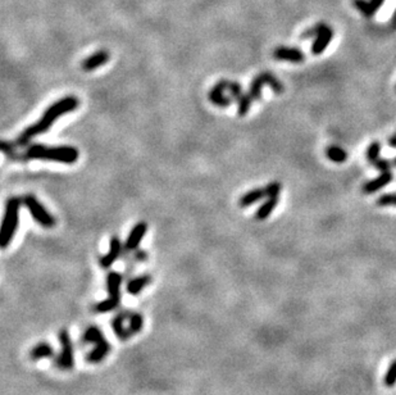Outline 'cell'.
<instances>
[{
    "label": "cell",
    "instance_id": "6da1fadb",
    "mask_svg": "<svg viewBox=\"0 0 396 395\" xmlns=\"http://www.w3.org/2000/svg\"><path fill=\"white\" fill-rule=\"evenodd\" d=\"M77 107L78 99L76 96H64V98L59 99L58 102L51 104L44 112L43 118L40 121H38L36 123L29 126V127L22 131V134L17 137L16 145L17 147H26V145H29V143L34 137L43 134V132H46L59 117H62V116L68 112H73L75 109H77Z\"/></svg>",
    "mask_w": 396,
    "mask_h": 395
},
{
    "label": "cell",
    "instance_id": "7a4b0ae2",
    "mask_svg": "<svg viewBox=\"0 0 396 395\" xmlns=\"http://www.w3.org/2000/svg\"><path fill=\"white\" fill-rule=\"evenodd\" d=\"M23 159H41V160H53V162L66 163L72 164L77 162L78 150L75 147H53L49 148L43 144H32L29 145Z\"/></svg>",
    "mask_w": 396,
    "mask_h": 395
},
{
    "label": "cell",
    "instance_id": "3957f363",
    "mask_svg": "<svg viewBox=\"0 0 396 395\" xmlns=\"http://www.w3.org/2000/svg\"><path fill=\"white\" fill-rule=\"evenodd\" d=\"M22 199L13 196L7 202L6 212H4L3 223H2V231H0V246L2 249L8 248L12 243L18 229L19 222V208H21Z\"/></svg>",
    "mask_w": 396,
    "mask_h": 395
},
{
    "label": "cell",
    "instance_id": "277c9868",
    "mask_svg": "<svg viewBox=\"0 0 396 395\" xmlns=\"http://www.w3.org/2000/svg\"><path fill=\"white\" fill-rule=\"evenodd\" d=\"M59 344H61V352L55 358V366L59 370H72L75 367V347L72 343L71 335L66 328H62L58 334Z\"/></svg>",
    "mask_w": 396,
    "mask_h": 395
},
{
    "label": "cell",
    "instance_id": "5b68a950",
    "mask_svg": "<svg viewBox=\"0 0 396 395\" xmlns=\"http://www.w3.org/2000/svg\"><path fill=\"white\" fill-rule=\"evenodd\" d=\"M22 203L29 209L32 218L38 222L39 224H41V226L45 227V229H53V227L55 226V218L44 208L43 204H41L34 195H24V196L22 198Z\"/></svg>",
    "mask_w": 396,
    "mask_h": 395
},
{
    "label": "cell",
    "instance_id": "8992f818",
    "mask_svg": "<svg viewBox=\"0 0 396 395\" xmlns=\"http://www.w3.org/2000/svg\"><path fill=\"white\" fill-rule=\"evenodd\" d=\"M264 85L271 86L272 90L276 94H282L285 91L284 85L277 77H274L271 72H262L257 76L253 80L251 85H250L249 94L253 98V100H259L262 96V88Z\"/></svg>",
    "mask_w": 396,
    "mask_h": 395
},
{
    "label": "cell",
    "instance_id": "52a82bcc",
    "mask_svg": "<svg viewBox=\"0 0 396 395\" xmlns=\"http://www.w3.org/2000/svg\"><path fill=\"white\" fill-rule=\"evenodd\" d=\"M148 231V224L145 222H138L135 226L132 227V230L128 234V238L126 240L125 246H123V257L128 256L130 251H135L136 249H138V245L143 241L144 236L147 235Z\"/></svg>",
    "mask_w": 396,
    "mask_h": 395
},
{
    "label": "cell",
    "instance_id": "ba28073f",
    "mask_svg": "<svg viewBox=\"0 0 396 395\" xmlns=\"http://www.w3.org/2000/svg\"><path fill=\"white\" fill-rule=\"evenodd\" d=\"M123 254V245L121 243L120 238L118 236H112L109 241V251L105 254V256H101L99 258V265L104 270H108V268L112 267L115 265L117 259L120 258Z\"/></svg>",
    "mask_w": 396,
    "mask_h": 395
},
{
    "label": "cell",
    "instance_id": "9c48e42d",
    "mask_svg": "<svg viewBox=\"0 0 396 395\" xmlns=\"http://www.w3.org/2000/svg\"><path fill=\"white\" fill-rule=\"evenodd\" d=\"M131 312L128 309L121 311L110 321V326H112L113 331H115L116 336L121 340V342H127L132 335H131L128 326H126V320H128Z\"/></svg>",
    "mask_w": 396,
    "mask_h": 395
},
{
    "label": "cell",
    "instance_id": "30bf717a",
    "mask_svg": "<svg viewBox=\"0 0 396 395\" xmlns=\"http://www.w3.org/2000/svg\"><path fill=\"white\" fill-rule=\"evenodd\" d=\"M332 38L333 30L331 29L330 26L323 23V27H322L318 35L316 36V40H314L313 45H312V53H313L314 55H319V54L323 53V51L326 50V48L330 45Z\"/></svg>",
    "mask_w": 396,
    "mask_h": 395
},
{
    "label": "cell",
    "instance_id": "8fae6325",
    "mask_svg": "<svg viewBox=\"0 0 396 395\" xmlns=\"http://www.w3.org/2000/svg\"><path fill=\"white\" fill-rule=\"evenodd\" d=\"M229 83L230 81L222 80L213 86V89L209 93V100L213 104L218 105V107H229V105H231L232 99L223 95L224 90L229 89Z\"/></svg>",
    "mask_w": 396,
    "mask_h": 395
},
{
    "label": "cell",
    "instance_id": "7c38bea8",
    "mask_svg": "<svg viewBox=\"0 0 396 395\" xmlns=\"http://www.w3.org/2000/svg\"><path fill=\"white\" fill-rule=\"evenodd\" d=\"M273 57L278 61H287L293 63H301L305 59V55L300 49L287 48V46H279L274 49Z\"/></svg>",
    "mask_w": 396,
    "mask_h": 395
},
{
    "label": "cell",
    "instance_id": "4fadbf2b",
    "mask_svg": "<svg viewBox=\"0 0 396 395\" xmlns=\"http://www.w3.org/2000/svg\"><path fill=\"white\" fill-rule=\"evenodd\" d=\"M109 58H110L109 51L99 50L96 51V53L91 54V55L88 57L86 59H83L81 67H82V70L86 71V72H90V71H94L96 70V68L104 66L106 62L109 61Z\"/></svg>",
    "mask_w": 396,
    "mask_h": 395
},
{
    "label": "cell",
    "instance_id": "5bb4252c",
    "mask_svg": "<svg viewBox=\"0 0 396 395\" xmlns=\"http://www.w3.org/2000/svg\"><path fill=\"white\" fill-rule=\"evenodd\" d=\"M110 350H112V345L109 344L108 340H103V342L98 343V344L94 347V349L86 355V360L89 363H100L101 360H104L106 358V355L109 354Z\"/></svg>",
    "mask_w": 396,
    "mask_h": 395
},
{
    "label": "cell",
    "instance_id": "9a60e30c",
    "mask_svg": "<svg viewBox=\"0 0 396 395\" xmlns=\"http://www.w3.org/2000/svg\"><path fill=\"white\" fill-rule=\"evenodd\" d=\"M392 179L393 175L391 174V171L382 172L378 177H376V179L371 180V181L365 182V184L363 185V192H364V194H372V192L378 191V190H381L382 187H385L386 185L390 184V182L392 181Z\"/></svg>",
    "mask_w": 396,
    "mask_h": 395
},
{
    "label": "cell",
    "instance_id": "2e32d148",
    "mask_svg": "<svg viewBox=\"0 0 396 395\" xmlns=\"http://www.w3.org/2000/svg\"><path fill=\"white\" fill-rule=\"evenodd\" d=\"M150 283H152V276L150 275L136 276V277H132L128 281L126 290L130 295H138L148 285H150Z\"/></svg>",
    "mask_w": 396,
    "mask_h": 395
},
{
    "label": "cell",
    "instance_id": "e0dca14e",
    "mask_svg": "<svg viewBox=\"0 0 396 395\" xmlns=\"http://www.w3.org/2000/svg\"><path fill=\"white\" fill-rule=\"evenodd\" d=\"M54 355H55L54 348L46 342L39 343V344H36L30 350V358H31L32 360L44 359V358H53Z\"/></svg>",
    "mask_w": 396,
    "mask_h": 395
},
{
    "label": "cell",
    "instance_id": "ac0fdd59",
    "mask_svg": "<svg viewBox=\"0 0 396 395\" xmlns=\"http://www.w3.org/2000/svg\"><path fill=\"white\" fill-rule=\"evenodd\" d=\"M123 276L120 272H109L106 276V290L108 295L121 296V285L123 283Z\"/></svg>",
    "mask_w": 396,
    "mask_h": 395
},
{
    "label": "cell",
    "instance_id": "d6986e66",
    "mask_svg": "<svg viewBox=\"0 0 396 395\" xmlns=\"http://www.w3.org/2000/svg\"><path fill=\"white\" fill-rule=\"evenodd\" d=\"M264 196H267L266 189H261V187H258V189L250 190V191H247L246 194H244L241 198H240L239 206L241 207V208H246V207H250L251 204L262 201Z\"/></svg>",
    "mask_w": 396,
    "mask_h": 395
},
{
    "label": "cell",
    "instance_id": "ffe728a7",
    "mask_svg": "<svg viewBox=\"0 0 396 395\" xmlns=\"http://www.w3.org/2000/svg\"><path fill=\"white\" fill-rule=\"evenodd\" d=\"M278 196L267 198V201L264 202V203L259 207L258 211L256 212V218L259 219V221H264V219L268 218L272 212L274 211V208L277 207V204H278Z\"/></svg>",
    "mask_w": 396,
    "mask_h": 395
},
{
    "label": "cell",
    "instance_id": "44dd1931",
    "mask_svg": "<svg viewBox=\"0 0 396 395\" xmlns=\"http://www.w3.org/2000/svg\"><path fill=\"white\" fill-rule=\"evenodd\" d=\"M82 343L83 344H94L96 345L98 343L103 342L105 340V336H104L103 331H101L100 328L95 325H91L86 328L85 331L82 334Z\"/></svg>",
    "mask_w": 396,
    "mask_h": 395
},
{
    "label": "cell",
    "instance_id": "7402d4cb",
    "mask_svg": "<svg viewBox=\"0 0 396 395\" xmlns=\"http://www.w3.org/2000/svg\"><path fill=\"white\" fill-rule=\"evenodd\" d=\"M121 303V296H110L108 295V298L101 302L96 303L94 311L96 313H109L113 312L115 309H117V307Z\"/></svg>",
    "mask_w": 396,
    "mask_h": 395
},
{
    "label": "cell",
    "instance_id": "603a6c76",
    "mask_svg": "<svg viewBox=\"0 0 396 395\" xmlns=\"http://www.w3.org/2000/svg\"><path fill=\"white\" fill-rule=\"evenodd\" d=\"M128 330H130L131 335H136L143 330L144 327V317L141 313L138 312H131L130 317H128Z\"/></svg>",
    "mask_w": 396,
    "mask_h": 395
},
{
    "label": "cell",
    "instance_id": "cb8c5ba5",
    "mask_svg": "<svg viewBox=\"0 0 396 395\" xmlns=\"http://www.w3.org/2000/svg\"><path fill=\"white\" fill-rule=\"evenodd\" d=\"M354 6L365 17H373L377 12V8L371 0H354Z\"/></svg>",
    "mask_w": 396,
    "mask_h": 395
},
{
    "label": "cell",
    "instance_id": "d4e9b609",
    "mask_svg": "<svg viewBox=\"0 0 396 395\" xmlns=\"http://www.w3.org/2000/svg\"><path fill=\"white\" fill-rule=\"evenodd\" d=\"M326 155H327L328 159L336 163H343L348 159V153L343 148L338 147H328L326 149Z\"/></svg>",
    "mask_w": 396,
    "mask_h": 395
},
{
    "label": "cell",
    "instance_id": "484cf974",
    "mask_svg": "<svg viewBox=\"0 0 396 395\" xmlns=\"http://www.w3.org/2000/svg\"><path fill=\"white\" fill-rule=\"evenodd\" d=\"M251 102H253V98L250 96L249 93L244 94V95H242V98L239 100V108H237L239 116L244 117V116L247 115L250 107H251Z\"/></svg>",
    "mask_w": 396,
    "mask_h": 395
},
{
    "label": "cell",
    "instance_id": "4316f807",
    "mask_svg": "<svg viewBox=\"0 0 396 395\" xmlns=\"http://www.w3.org/2000/svg\"><path fill=\"white\" fill-rule=\"evenodd\" d=\"M383 381H385V385L387 387H392L396 385V359L392 360L390 366H388Z\"/></svg>",
    "mask_w": 396,
    "mask_h": 395
},
{
    "label": "cell",
    "instance_id": "83f0119b",
    "mask_svg": "<svg viewBox=\"0 0 396 395\" xmlns=\"http://www.w3.org/2000/svg\"><path fill=\"white\" fill-rule=\"evenodd\" d=\"M381 153V143L373 142L367 149V160L371 163H375L376 160L380 159Z\"/></svg>",
    "mask_w": 396,
    "mask_h": 395
},
{
    "label": "cell",
    "instance_id": "f1b7e54d",
    "mask_svg": "<svg viewBox=\"0 0 396 395\" xmlns=\"http://www.w3.org/2000/svg\"><path fill=\"white\" fill-rule=\"evenodd\" d=\"M376 203H377V206H380V207L396 206V192H392V194L381 195Z\"/></svg>",
    "mask_w": 396,
    "mask_h": 395
},
{
    "label": "cell",
    "instance_id": "f546056e",
    "mask_svg": "<svg viewBox=\"0 0 396 395\" xmlns=\"http://www.w3.org/2000/svg\"><path fill=\"white\" fill-rule=\"evenodd\" d=\"M2 150H3L4 154H7L9 158H12V159L23 160V155L17 154V153L14 152V149H13V145L9 144V143H7V142L2 143Z\"/></svg>",
    "mask_w": 396,
    "mask_h": 395
},
{
    "label": "cell",
    "instance_id": "4dcf8cb0",
    "mask_svg": "<svg viewBox=\"0 0 396 395\" xmlns=\"http://www.w3.org/2000/svg\"><path fill=\"white\" fill-rule=\"evenodd\" d=\"M267 196H279V191H281V184L279 182H269L266 187Z\"/></svg>",
    "mask_w": 396,
    "mask_h": 395
},
{
    "label": "cell",
    "instance_id": "1f68e13d",
    "mask_svg": "<svg viewBox=\"0 0 396 395\" xmlns=\"http://www.w3.org/2000/svg\"><path fill=\"white\" fill-rule=\"evenodd\" d=\"M229 90H230V93L232 94V96L236 99L237 102H239L240 99L242 98V95H244V94H242V90H241V86H240L237 82H234V81H230Z\"/></svg>",
    "mask_w": 396,
    "mask_h": 395
},
{
    "label": "cell",
    "instance_id": "d6a6232c",
    "mask_svg": "<svg viewBox=\"0 0 396 395\" xmlns=\"http://www.w3.org/2000/svg\"><path fill=\"white\" fill-rule=\"evenodd\" d=\"M373 166H375L376 170L381 172H388L391 170V162L387 159H377L375 163H373Z\"/></svg>",
    "mask_w": 396,
    "mask_h": 395
},
{
    "label": "cell",
    "instance_id": "836d02e7",
    "mask_svg": "<svg viewBox=\"0 0 396 395\" xmlns=\"http://www.w3.org/2000/svg\"><path fill=\"white\" fill-rule=\"evenodd\" d=\"M132 253H133L132 257H127V258H125L126 261H127V259H131V261L136 262V263H137V262L148 261V253H147V251L141 250V249H136V250L132 251Z\"/></svg>",
    "mask_w": 396,
    "mask_h": 395
},
{
    "label": "cell",
    "instance_id": "e575fe53",
    "mask_svg": "<svg viewBox=\"0 0 396 395\" xmlns=\"http://www.w3.org/2000/svg\"><path fill=\"white\" fill-rule=\"evenodd\" d=\"M322 27H323V23H317L316 26H313L312 29L306 30L304 34H301L300 38L301 39H310V38H314V36H317L319 34V31L322 30Z\"/></svg>",
    "mask_w": 396,
    "mask_h": 395
},
{
    "label": "cell",
    "instance_id": "d590c367",
    "mask_svg": "<svg viewBox=\"0 0 396 395\" xmlns=\"http://www.w3.org/2000/svg\"><path fill=\"white\" fill-rule=\"evenodd\" d=\"M387 144H388V147H391V148H393V149H396V132L392 135V136L388 137Z\"/></svg>",
    "mask_w": 396,
    "mask_h": 395
},
{
    "label": "cell",
    "instance_id": "8d00e7d4",
    "mask_svg": "<svg viewBox=\"0 0 396 395\" xmlns=\"http://www.w3.org/2000/svg\"><path fill=\"white\" fill-rule=\"evenodd\" d=\"M371 2H372V3L375 4V7L377 9H380L381 7L383 6V3H385V0H371Z\"/></svg>",
    "mask_w": 396,
    "mask_h": 395
},
{
    "label": "cell",
    "instance_id": "74e56055",
    "mask_svg": "<svg viewBox=\"0 0 396 395\" xmlns=\"http://www.w3.org/2000/svg\"><path fill=\"white\" fill-rule=\"evenodd\" d=\"M393 164H395V166H396V158H395V159H393Z\"/></svg>",
    "mask_w": 396,
    "mask_h": 395
}]
</instances>
